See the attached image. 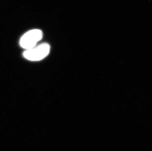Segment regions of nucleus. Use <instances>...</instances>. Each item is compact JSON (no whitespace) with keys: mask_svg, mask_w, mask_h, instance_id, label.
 <instances>
[{"mask_svg":"<svg viewBox=\"0 0 152 151\" xmlns=\"http://www.w3.org/2000/svg\"><path fill=\"white\" fill-rule=\"evenodd\" d=\"M51 47L47 43L37 44L32 48L25 50L23 57L31 61H39L47 57L50 52Z\"/></svg>","mask_w":152,"mask_h":151,"instance_id":"f257e3e1","label":"nucleus"},{"mask_svg":"<svg viewBox=\"0 0 152 151\" xmlns=\"http://www.w3.org/2000/svg\"><path fill=\"white\" fill-rule=\"evenodd\" d=\"M43 38V33L39 29H33L26 32L19 41V45L25 50L30 49L39 44Z\"/></svg>","mask_w":152,"mask_h":151,"instance_id":"f03ea898","label":"nucleus"}]
</instances>
